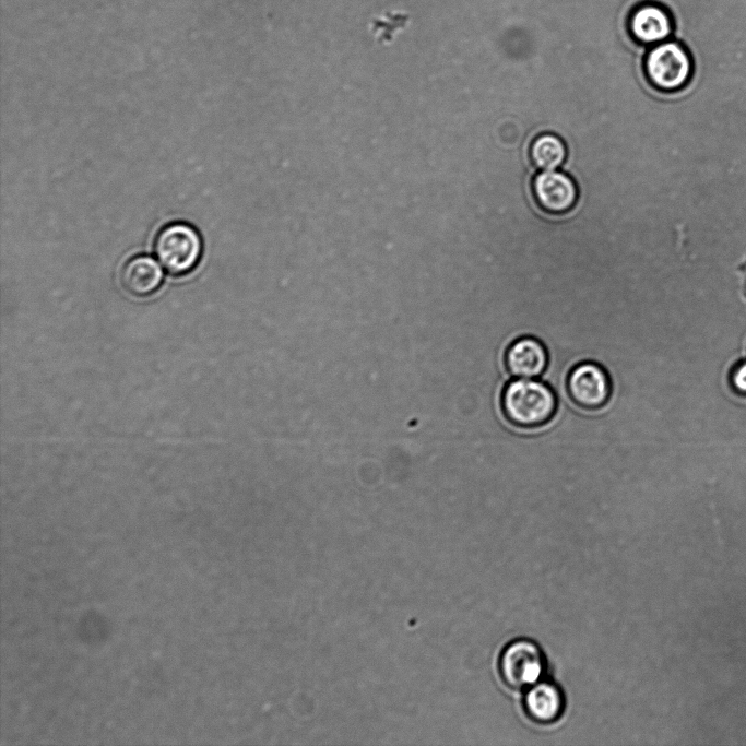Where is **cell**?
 I'll list each match as a JSON object with an SVG mask.
<instances>
[{"instance_id":"1","label":"cell","mask_w":746,"mask_h":746,"mask_svg":"<svg viewBox=\"0 0 746 746\" xmlns=\"http://www.w3.org/2000/svg\"><path fill=\"white\" fill-rule=\"evenodd\" d=\"M557 398L537 378H514L501 394V410L512 425L535 428L547 424L555 415Z\"/></svg>"},{"instance_id":"2","label":"cell","mask_w":746,"mask_h":746,"mask_svg":"<svg viewBox=\"0 0 746 746\" xmlns=\"http://www.w3.org/2000/svg\"><path fill=\"white\" fill-rule=\"evenodd\" d=\"M153 250L169 274L181 276L198 265L203 250L202 238L190 224L173 222L156 234Z\"/></svg>"},{"instance_id":"3","label":"cell","mask_w":746,"mask_h":746,"mask_svg":"<svg viewBox=\"0 0 746 746\" xmlns=\"http://www.w3.org/2000/svg\"><path fill=\"white\" fill-rule=\"evenodd\" d=\"M643 68L650 85L666 93L682 90L692 75L689 51L680 43L671 39L650 47Z\"/></svg>"},{"instance_id":"4","label":"cell","mask_w":746,"mask_h":746,"mask_svg":"<svg viewBox=\"0 0 746 746\" xmlns=\"http://www.w3.org/2000/svg\"><path fill=\"white\" fill-rule=\"evenodd\" d=\"M501 678L513 689H528L540 682L545 672V659L534 641L520 638L508 643L499 659Z\"/></svg>"},{"instance_id":"5","label":"cell","mask_w":746,"mask_h":746,"mask_svg":"<svg viewBox=\"0 0 746 746\" xmlns=\"http://www.w3.org/2000/svg\"><path fill=\"white\" fill-rule=\"evenodd\" d=\"M566 386L571 401L585 410L604 406L612 392L607 372L593 362L576 365L568 374Z\"/></svg>"},{"instance_id":"6","label":"cell","mask_w":746,"mask_h":746,"mask_svg":"<svg viewBox=\"0 0 746 746\" xmlns=\"http://www.w3.org/2000/svg\"><path fill=\"white\" fill-rule=\"evenodd\" d=\"M532 192L537 205L555 215L569 212L578 200V188L573 179L556 169L536 174L532 180Z\"/></svg>"},{"instance_id":"7","label":"cell","mask_w":746,"mask_h":746,"mask_svg":"<svg viewBox=\"0 0 746 746\" xmlns=\"http://www.w3.org/2000/svg\"><path fill=\"white\" fill-rule=\"evenodd\" d=\"M673 26L668 11L654 2H644L636 7L628 19V29L632 39L650 47L667 40L673 33Z\"/></svg>"},{"instance_id":"8","label":"cell","mask_w":746,"mask_h":746,"mask_svg":"<svg viewBox=\"0 0 746 746\" xmlns=\"http://www.w3.org/2000/svg\"><path fill=\"white\" fill-rule=\"evenodd\" d=\"M548 364V354L541 341L533 336L514 340L505 354L507 371L513 378H538Z\"/></svg>"},{"instance_id":"9","label":"cell","mask_w":746,"mask_h":746,"mask_svg":"<svg viewBox=\"0 0 746 746\" xmlns=\"http://www.w3.org/2000/svg\"><path fill=\"white\" fill-rule=\"evenodd\" d=\"M161 263L147 254L130 258L122 267L120 282L123 288L137 297H146L155 293L164 277Z\"/></svg>"},{"instance_id":"10","label":"cell","mask_w":746,"mask_h":746,"mask_svg":"<svg viewBox=\"0 0 746 746\" xmlns=\"http://www.w3.org/2000/svg\"><path fill=\"white\" fill-rule=\"evenodd\" d=\"M523 706L531 720L541 724L557 721L565 708V697L560 688L548 680H540L528 688Z\"/></svg>"},{"instance_id":"11","label":"cell","mask_w":746,"mask_h":746,"mask_svg":"<svg viewBox=\"0 0 746 746\" xmlns=\"http://www.w3.org/2000/svg\"><path fill=\"white\" fill-rule=\"evenodd\" d=\"M566 157V145L554 133H542L531 143L530 158L532 164L540 170H555L564 164Z\"/></svg>"},{"instance_id":"12","label":"cell","mask_w":746,"mask_h":746,"mask_svg":"<svg viewBox=\"0 0 746 746\" xmlns=\"http://www.w3.org/2000/svg\"><path fill=\"white\" fill-rule=\"evenodd\" d=\"M732 383L737 392L746 394V363H742L734 369Z\"/></svg>"}]
</instances>
